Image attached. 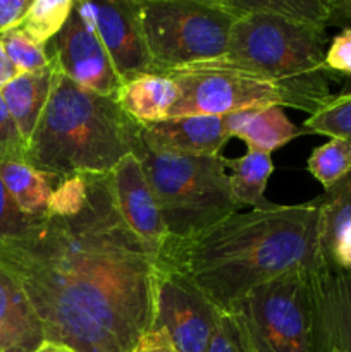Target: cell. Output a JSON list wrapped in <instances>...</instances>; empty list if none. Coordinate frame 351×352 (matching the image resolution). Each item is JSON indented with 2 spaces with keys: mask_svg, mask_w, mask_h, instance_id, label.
I'll use <instances>...</instances> for the list:
<instances>
[{
  "mask_svg": "<svg viewBox=\"0 0 351 352\" xmlns=\"http://www.w3.org/2000/svg\"><path fill=\"white\" fill-rule=\"evenodd\" d=\"M0 268L28 296L47 342L136 352L151 332L155 260L120 219L110 174H88L79 212L36 217L3 244Z\"/></svg>",
  "mask_w": 351,
  "mask_h": 352,
  "instance_id": "obj_1",
  "label": "cell"
},
{
  "mask_svg": "<svg viewBox=\"0 0 351 352\" xmlns=\"http://www.w3.org/2000/svg\"><path fill=\"white\" fill-rule=\"evenodd\" d=\"M184 274L222 311L257 285L288 272L323 268L319 206L274 205L234 213L186 241H167L160 258Z\"/></svg>",
  "mask_w": 351,
  "mask_h": 352,
  "instance_id": "obj_2",
  "label": "cell"
},
{
  "mask_svg": "<svg viewBox=\"0 0 351 352\" xmlns=\"http://www.w3.org/2000/svg\"><path fill=\"white\" fill-rule=\"evenodd\" d=\"M140 127L116 98L89 91L55 69L50 96L28 143L26 162L57 179L110 174L133 153Z\"/></svg>",
  "mask_w": 351,
  "mask_h": 352,
  "instance_id": "obj_3",
  "label": "cell"
},
{
  "mask_svg": "<svg viewBox=\"0 0 351 352\" xmlns=\"http://www.w3.org/2000/svg\"><path fill=\"white\" fill-rule=\"evenodd\" d=\"M326 28L264 14L236 17L224 60L274 85L286 107L315 113L330 98Z\"/></svg>",
  "mask_w": 351,
  "mask_h": 352,
  "instance_id": "obj_4",
  "label": "cell"
},
{
  "mask_svg": "<svg viewBox=\"0 0 351 352\" xmlns=\"http://www.w3.org/2000/svg\"><path fill=\"white\" fill-rule=\"evenodd\" d=\"M133 153L140 158L157 198L169 241H186L237 213L231 192L227 158L174 157L153 153L140 136Z\"/></svg>",
  "mask_w": 351,
  "mask_h": 352,
  "instance_id": "obj_5",
  "label": "cell"
},
{
  "mask_svg": "<svg viewBox=\"0 0 351 352\" xmlns=\"http://www.w3.org/2000/svg\"><path fill=\"white\" fill-rule=\"evenodd\" d=\"M153 72L219 60L229 47L236 16L219 0H136Z\"/></svg>",
  "mask_w": 351,
  "mask_h": 352,
  "instance_id": "obj_6",
  "label": "cell"
},
{
  "mask_svg": "<svg viewBox=\"0 0 351 352\" xmlns=\"http://www.w3.org/2000/svg\"><path fill=\"white\" fill-rule=\"evenodd\" d=\"M313 272H288L229 308L251 352H315Z\"/></svg>",
  "mask_w": 351,
  "mask_h": 352,
  "instance_id": "obj_7",
  "label": "cell"
},
{
  "mask_svg": "<svg viewBox=\"0 0 351 352\" xmlns=\"http://www.w3.org/2000/svg\"><path fill=\"white\" fill-rule=\"evenodd\" d=\"M179 89L169 117L229 116L264 107H286L284 95L265 79L224 58L186 65L167 74Z\"/></svg>",
  "mask_w": 351,
  "mask_h": 352,
  "instance_id": "obj_8",
  "label": "cell"
},
{
  "mask_svg": "<svg viewBox=\"0 0 351 352\" xmlns=\"http://www.w3.org/2000/svg\"><path fill=\"white\" fill-rule=\"evenodd\" d=\"M222 313L184 274L155 263L151 332L164 333L176 351L206 352Z\"/></svg>",
  "mask_w": 351,
  "mask_h": 352,
  "instance_id": "obj_9",
  "label": "cell"
},
{
  "mask_svg": "<svg viewBox=\"0 0 351 352\" xmlns=\"http://www.w3.org/2000/svg\"><path fill=\"white\" fill-rule=\"evenodd\" d=\"M76 12L95 31L123 81L153 72L145 43L136 0L123 2H76Z\"/></svg>",
  "mask_w": 351,
  "mask_h": 352,
  "instance_id": "obj_10",
  "label": "cell"
},
{
  "mask_svg": "<svg viewBox=\"0 0 351 352\" xmlns=\"http://www.w3.org/2000/svg\"><path fill=\"white\" fill-rule=\"evenodd\" d=\"M52 65L76 85L116 98L123 79L117 74L105 47L79 17L76 9L61 33L47 45Z\"/></svg>",
  "mask_w": 351,
  "mask_h": 352,
  "instance_id": "obj_11",
  "label": "cell"
},
{
  "mask_svg": "<svg viewBox=\"0 0 351 352\" xmlns=\"http://www.w3.org/2000/svg\"><path fill=\"white\" fill-rule=\"evenodd\" d=\"M110 186L120 219L157 261L167 244L169 234L153 189L136 155H126L114 167Z\"/></svg>",
  "mask_w": 351,
  "mask_h": 352,
  "instance_id": "obj_12",
  "label": "cell"
},
{
  "mask_svg": "<svg viewBox=\"0 0 351 352\" xmlns=\"http://www.w3.org/2000/svg\"><path fill=\"white\" fill-rule=\"evenodd\" d=\"M229 140L224 116L169 117L141 126V141L148 150L174 157H217Z\"/></svg>",
  "mask_w": 351,
  "mask_h": 352,
  "instance_id": "obj_13",
  "label": "cell"
},
{
  "mask_svg": "<svg viewBox=\"0 0 351 352\" xmlns=\"http://www.w3.org/2000/svg\"><path fill=\"white\" fill-rule=\"evenodd\" d=\"M312 294L315 352H351V272H313Z\"/></svg>",
  "mask_w": 351,
  "mask_h": 352,
  "instance_id": "obj_14",
  "label": "cell"
},
{
  "mask_svg": "<svg viewBox=\"0 0 351 352\" xmlns=\"http://www.w3.org/2000/svg\"><path fill=\"white\" fill-rule=\"evenodd\" d=\"M313 201L319 206V241L323 265L351 272V172Z\"/></svg>",
  "mask_w": 351,
  "mask_h": 352,
  "instance_id": "obj_15",
  "label": "cell"
},
{
  "mask_svg": "<svg viewBox=\"0 0 351 352\" xmlns=\"http://www.w3.org/2000/svg\"><path fill=\"white\" fill-rule=\"evenodd\" d=\"M47 342L21 285L0 268V352H34Z\"/></svg>",
  "mask_w": 351,
  "mask_h": 352,
  "instance_id": "obj_16",
  "label": "cell"
},
{
  "mask_svg": "<svg viewBox=\"0 0 351 352\" xmlns=\"http://www.w3.org/2000/svg\"><path fill=\"white\" fill-rule=\"evenodd\" d=\"M227 133L231 138H240L248 150L272 153L295 138L308 134L295 126L286 116L284 107H264V109L243 110L224 116Z\"/></svg>",
  "mask_w": 351,
  "mask_h": 352,
  "instance_id": "obj_17",
  "label": "cell"
},
{
  "mask_svg": "<svg viewBox=\"0 0 351 352\" xmlns=\"http://www.w3.org/2000/svg\"><path fill=\"white\" fill-rule=\"evenodd\" d=\"M179 98L176 82L167 76L148 72L123 81L116 100L120 109L140 126L169 119Z\"/></svg>",
  "mask_w": 351,
  "mask_h": 352,
  "instance_id": "obj_18",
  "label": "cell"
},
{
  "mask_svg": "<svg viewBox=\"0 0 351 352\" xmlns=\"http://www.w3.org/2000/svg\"><path fill=\"white\" fill-rule=\"evenodd\" d=\"M55 67L48 65L38 72H21L0 89L7 110L12 116L21 136L30 143L54 86Z\"/></svg>",
  "mask_w": 351,
  "mask_h": 352,
  "instance_id": "obj_19",
  "label": "cell"
},
{
  "mask_svg": "<svg viewBox=\"0 0 351 352\" xmlns=\"http://www.w3.org/2000/svg\"><path fill=\"white\" fill-rule=\"evenodd\" d=\"M0 179L17 208L28 217L47 213L48 201L61 179L36 170L28 162H9L0 165Z\"/></svg>",
  "mask_w": 351,
  "mask_h": 352,
  "instance_id": "obj_20",
  "label": "cell"
},
{
  "mask_svg": "<svg viewBox=\"0 0 351 352\" xmlns=\"http://www.w3.org/2000/svg\"><path fill=\"white\" fill-rule=\"evenodd\" d=\"M227 168H231V192L237 206L268 210L275 205L265 198V188L274 172L270 153L248 150L243 157L233 160L227 158Z\"/></svg>",
  "mask_w": 351,
  "mask_h": 352,
  "instance_id": "obj_21",
  "label": "cell"
},
{
  "mask_svg": "<svg viewBox=\"0 0 351 352\" xmlns=\"http://www.w3.org/2000/svg\"><path fill=\"white\" fill-rule=\"evenodd\" d=\"M233 16L264 14L327 28L332 23V0H219Z\"/></svg>",
  "mask_w": 351,
  "mask_h": 352,
  "instance_id": "obj_22",
  "label": "cell"
},
{
  "mask_svg": "<svg viewBox=\"0 0 351 352\" xmlns=\"http://www.w3.org/2000/svg\"><path fill=\"white\" fill-rule=\"evenodd\" d=\"M74 3V0H31L19 28L36 43L47 47L65 26Z\"/></svg>",
  "mask_w": 351,
  "mask_h": 352,
  "instance_id": "obj_23",
  "label": "cell"
},
{
  "mask_svg": "<svg viewBox=\"0 0 351 352\" xmlns=\"http://www.w3.org/2000/svg\"><path fill=\"white\" fill-rule=\"evenodd\" d=\"M306 168L322 184L323 191L332 188L351 172V143L341 138H330L312 151Z\"/></svg>",
  "mask_w": 351,
  "mask_h": 352,
  "instance_id": "obj_24",
  "label": "cell"
},
{
  "mask_svg": "<svg viewBox=\"0 0 351 352\" xmlns=\"http://www.w3.org/2000/svg\"><path fill=\"white\" fill-rule=\"evenodd\" d=\"M308 134L341 138L351 143V89L330 95V98L303 122Z\"/></svg>",
  "mask_w": 351,
  "mask_h": 352,
  "instance_id": "obj_25",
  "label": "cell"
},
{
  "mask_svg": "<svg viewBox=\"0 0 351 352\" xmlns=\"http://www.w3.org/2000/svg\"><path fill=\"white\" fill-rule=\"evenodd\" d=\"M0 43L19 74L21 72L43 71L50 65L47 47L36 43L19 26L3 33L0 36Z\"/></svg>",
  "mask_w": 351,
  "mask_h": 352,
  "instance_id": "obj_26",
  "label": "cell"
},
{
  "mask_svg": "<svg viewBox=\"0 0 351 352\" xmlns=\"http://www.w3.org/2000/svg\"><path fill=\"white\" fill-rule=\"evenodd\" d=\"M26 151L28 143L21 136L0 95V165L9 162H26Z\"/></svg>",
  "mask_w": 351,
  "mask_h": 352,
  "instance_id": "obj_27",
  "label": "cell"
},
{
  "mask_svg": "<svg viewBox=\"0 0 351 352\" xmlns=\"http://www.w3.org/2000/svg\"><path fill=\"white\" fill-rule=\"evenodd\" d=\"M206 352H251L243 330L231 313H222Z\"/></svg>",
  "mask_w": 351,
  "mask_h": 352,
  "instance_id": "obj_28",
  "label": "cell"
},
{
  "mask_svg": "<svg viewBox=\"0 0 351 352\" xmlns=\"http://www.w3.org/2000/svg\"><path fill=\"white\" fill-rule=\"evenodd\" d=\"M36 217H28L21 212L9 196L7 189L3 188L0 179V248L10 239L19 236L33 223Z\"/></svg>",
  "mask_w": 351,
  "mask_h": 352,
  "instance_id": "obj_29",
  "label": "cell"
},
{
  "mask_svg": "<svg viewBox=\"0 0 351 352\" xmlns=\"http://www.w3.org/2000/svg\"><path fill=\"white\" fill-rule=\"evenodd\" d=\"M326 65L332 76H351V26L332 38L326 50Z\"/></svg>",
  "mask_w": 351,
  "mask_h": 352,
  "instance_id": "obj_30",
  "label": "cell"
},
{
  "mask_svg": "<svg viewBox=\"0 0 351 352\" xmlns=\"http://www.w3.org/2000/svg\"><path fill=\"white\" fill-rule=\"evenodd\" d=\"M30 6L31 0H0V36L19 26Z\"/></svg>",
  "mask_w": 351,
  "mask_h": 352,
  "instance_id": "obj_31",
  "label": "cell"
},
{
  "mask_svg": "<svg viewBox=\"0 0 351 352\" xmlns=\"http://www.w3.org/2000/svg\"><path fill=\"white\" fill-rule=\"evenodd\" d=\"M136 352H178V351L171 346V342L165 339L164 333L150 332L147 337H145L140 349Z\"/></svg>",
  "mask_w": 351,
  "mask_h": 352,
  "instance_id": "obj_32",
  "label": "cell"
},
{
  "mask_svg": "<svg viewBox=\"0 0 351 352\" xmlns=\"http://www.w3.org/2000/svg\"><path fill=\"white\" fill-rule=\"evenodd\" d=\"M348 23H351V0H332L330 24H344V28H348Z\"/></svg>",
  "mask_w": 351,
  "mask_h": 352,
  "instance_id": "obj_33",
  "label": "cell"
},
{
  "mask_svg": "<svg viewBox=\"0 0 351 352\" xmlns=\"http://www.w3.org/2000/svg\"><path fill=\"white\" fill-rule=\"evenodd\" d=\"M17 74H19V72H17V69L14 67L10 58L7 57L6 50H3L2 43H0V89H2L3 86L9 85Z\"/></svg>",
  "mask_w": 351,
  "mask_h": 352,
  "instance_id": "obj_34",
  "label": "cell"
},
{
  "mask_svg": "<svg viewBox=\"0 0 351 352\" xmlns=\"http://www.w3.org/2000/svg\"><path fill=\"white\" fill-rule=\"evenodd\" d=\"M34 352H74V351L69 349V347L58 346V344H54V342H45L40 349Z\"/></svg>",
  "mask_w": 351,
  "mask_h": 352,
  "instance_id": "obj_35",
  "label": "cell"
},
{
  "mask_svg": "<svg viewBox=\"0 0 351 352\" xmlns=\"http://www.w3.org/2000/svg\"><path fill=\"white\" fill-rule=\"evenodd\" d=\"M329 352H343V351H339V349H330Z\"/></svg>",
  "mask_w": 351,
  "mask_h": 352,
  "instance_id": "obj_36",
  "label": "cell"
}]
</instances>
